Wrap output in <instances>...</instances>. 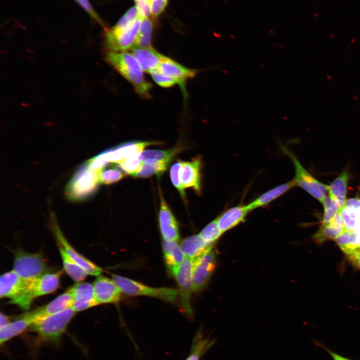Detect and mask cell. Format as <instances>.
Returning <instances> with one entry per match:
<instances>
[{
  "mask_svg": "<svg viewBox=\"0 0 360 360\" xmlns=\"http://www.w3.org/2000/svg\"><path fill=\"white\" fill-rule=\"evenodd\" d=\"M106 60L133 86L136 92L144 98H151L152 84L146 79L144 70L132 53L110 52Z\"/></svg>",
  "mask_w": 360,
  "mask_h": 360,
  "instance_id": "6da1fadb",
  "label": "cell"
},
{
  "mask_svg": "<svg viewBox=\"0 0 360 360\" xmlns=\"http://www.w3.org/2000/svg\"><path fill=\"white\" fill-rule=\"evenodd\" d=\"M76 312L72 307L58 313L35 320L30 330L36 332L40 341L57 344Z\"/></svg>",
  "mask_w": 360,
  "mask_h": 360,
  "instance_id": "7a4b0ae2",
  "label": "cell"
},
{
  "mask_svg": "<svg viewBox=\"0 0 360 360\" xmlns=\"http://www.w3.org/2000/svg\"><path fill=\"white\" fill-rule=\"evenodd\" d=\"M62 274L61 270L48 272L36 278L24 280L25 286L22 294L9 303L18 306L24 310H28L36 298L52 293L58 288Z\"/></svg>",
  "mask_w": 360,
  "mask_h": 360,
  "instance_id": "3957f363",
  "label": "cell"
},
{
  "mask_svg": "<svg viewBox=\"0 0 360 360\" xmlns=\"http://www.w3.org/2000/svg\"><path fill=\"white\" fill-rule=\"evenodd\" d=\"M12 252L14 256L12 270L23 280H32L50 272L42 253H30L20 248Z\"/></svg>",
  "mask_w": 360,
  "mask_h": 360,
  "instance_id": "277c9868",
  "label": "cell"
},
{
  "mask_svg": "<svg viewBox=\"0 0 360 360\" xmlns=\"http://www.w3.org/2000/svg\"><path fill=\"white\" fill-rule=\"evenodd\" d=\"M112 276L120 291L127 295L148 296L171 302L177 300L178 291L174 288H153L117 274H112Z\"/></svg>",
  "mask_w": 360,
  "mask_h": 360,
  "instance_id": "5b68a950",
  "label": "cell"
},
{
  "mask_svg": "<svg viewBox=\"0 0 360 360\" xmlns=\"http://www.w3.org/2000/svg\"><path fill=\"white\" fill-rule=\"evenodd\" d=\"M282 152L288 156L294 164L295 176L293 180L299 186L321 203L326 196L328 185L324 184L312 174L302 165L295 155L286 146L280 144Z\"/></svg>",
  "mask_w": 360,
  "mask_h": 360,
  "instance_id": "8992f818",
  "label": "cell"
},
{
  "mask_svg": "<svg viewBox=\"0 0 360 360\" xmlns=\"http://www.w3.org/2000/svg\"><path fill=\"white\" fill-rule=\"evenodd\" d=\"M86 164L75 174L66 188L68 198L80 200L91 194L96 189L99 182V173Z\"/></svg>",
  "mask_w": 360,
  "mask_h": 360,
  "instance_id": "52a82bcc",
  "label": "cell"
},
{
  "mask_svg": "<svg viewBox=\"0 0 360 360\" xmlns=\"http://www.w3.org/2000/svg\"><path fill=\"white\" fill-rule=\"evenodd\" d=\"M194 260L186 258L172 273L177 282L182 311L188 315H192V307L190 296L192 290V274Z\"/></svg>",
  "mask_w": 360,
  "mask_h": 360,
  "instance_id": "ba28073f",
  "label": "cell"
},
{
  "mask_svg": "<svg viewBox=\"0 0 360 360\" xmlns=\"http://www.w3.org/2000/svg\"><path fill=\"white\" fill-rule=\"evenodd\" d=\"M142 20L138 18L127 28L114 32L111 28L105 32L106 43L113 52H126L136 46Z\"/></svg>",
  "mask_w": 360,
  "mask_h": 360,
  "instance_id": "9c48e42d",
  "label": "cell"
},
{
  "mask_svg": "<svg viewBox=\"0 0 360 360\" xmlns=\"http://www.w3.org/2000/svg\"><path fill=\"white\" fill-rule=\"evenodd\" d=\"M216 266V255L210 250L194 260L192 281V290L198 292L206 285Z\"/></svg>",
  "mask_w": 360,
  "mask_h": 360,
  "instance_id": "30bf717a",
  "label": "cell"
},
{
  "mask_svg": "<svg viewBox=\"0 0 360 360\" xmlns=\"http://www.w3.org/2000/svg\"><path fill=\"white\" fill-rule=\"evenodd\" d=\"M159 144L156 142H131L120 144L104 151L96 156L99 160L108 162L119 163L132 156L140 154L144 148Z\"/></svg>",
  "mask_w": 360,
  "mask_h": 360,
  "instance_id": "8fae6325",
  "label": "cell"
},
{
  "mask_svg": "<svg viewBox=\"0 0 360 360\" xmlns=\"http://www.w3.org/2000/svg\"><path fill=\"white\" fill-rule=\"evenodd\" d=\"M52 224L53 232L57 243L62 246L71 258L82 267L88 275L94 276L100 275L102 272V269L82 255L73 248L64 237L54 221Z\"/></svg>",
  "mask_w": 360,
  "mask_h": 360,
  "instance_id": "7c38bea8",
  "label": "cell"
},
{
  "mask_svg": "<svg viewBox=\"0 0 360 360\" xmlns=\"http://www.w3.org/2000/svg\"><path fill=\"white\" fill-rule=\"evenodd\" d=\"M158 68L163 74L176 80L184 94H186L185 88L186 82L194 78L200 70L185 67L166 56Z\"/></svg>",
  "mask_w": 360,
  "mask_h": 360,
  "instance_id": "4fadbf2b",
  "label": "cell"
},
{
  "mask_svg": "<svg viewBox=\"0 0 360 360\" xmlns=\"http://www.w3.org/2000/svg\"><path fill=\"white\" fill-rule=\"evenodd\" d=\"M158 189L160 200L158 222L161 234L164 240L176 241L180 238L178 223L165 201L160 188Z\"/></svg>",
  "mask_w": 360,
  "mask_h": 360,
  "instance_id": "5bb4252c",
  "label": "cell"
},
{
  "mask_svg": "<svg viewBox=\"0 0 360 360\" xmlns=\"http://www.w3.org/2000/svg\"><path fill=\"white\" fill-rule=\"evenodd\" d=\"M202 160L200 156L190 161L182 162L180 178L184 189L192 188L197 194L201 193V169Z\"/></svg>",
  "mask_w": 360,
  "mask_h": 360,
  "instance_id": "9a60e30c",
  "label": "cell"
},
{
  "mask_svg": "<svg viewBox=\"0 0 360 360\" xmlns=\"http://www.w3.org/2000/svg\"><path fill=\"white\" fill-rule=\"evenodd\" d=\"M92 284L98 304L116 303L120 300L122 292L112 280L100 274Z\"/></svg>",
  "mask_w": 360,
  "mask_h": 360,
  "instance_id": "2e32d148",
  "label": "cell"
},
{
  "mask_svg": "<svg viewBox=\"0 0 360 360\" xmlns=\"http://www.w3.org/2000/svg\"><path fill=\"white\" fill-rule=\"evenodd\" d=\"M71 288L72 294V308L76 312L98 305L94 296L93 284L81 282H76Z\"/></svg>",
  "mask_w": 360,
  "mask_h": 360,
  "instance_id": "e0dca14e",
  "label": "cell"
},
{
  "mask_svg": "<svg viewBox=\"0 0 360 360\" xmlns=\"http://www.w3.org/2000/svg\"><path fill=\"white\" fill-rule=\"evenodd\" d=\"M72 288H70L48 304L31 312L36 320L41 318L54 314L72 308Z\"/></svg>",
  "mask_w": 360,
  "mask_h": 360,
  "instance_id": "ac0fdd59",
  "label": "cell"
},
{
  "mask_svg": "<svg viewBox=\"0 0 360 360\" xmlns=\"http://www.w3.org/2000/svg\"><path fill=\"white\" fill-rule=\"evenodd\" d=\"M24 286L25 280L14 270L7 272L0 278V296L14 300L22 294Z\"/></svg>",
  "mask_w": 360,
  "mask_h": 360,
  "instance_id": "d6986e66",
  "label": "cell"
},
{
  "mask_svg": "<svg viewBox=\"0 0 360 360\" xmlns=\"http://www.w3.org/2000/svg\"><path fill=\"white\" fill-rule=\"evenodd\" d=\"M35 320L30 311L20 314L8 324L0 328V344H2L24 332L27 328H29Z\"/></svg>",
  "mask_w": 360,
  "mask_h": 360,
  "instance_id": "ffe728a7",
  "label": "cell"
},
{
  "mask_svg": "<svg viewBox=\"0 0 360 360\" xmlns=\"http://www.w3.org/2000/svg\"><path fill=\"white\" fill-rule=\"evenodd\" d=\"M132 54L137 60L144 72L150 73L158 68L164 57L152 46L134 47L131 49Z\"/></svg>",
  "mask_w": 360,
  "mask_h": 360,
  "instance_id": "44dd1931",
  "label": "cell"
},
{
  "mask_svg": "<svg viewBox=\"0 0 360 360\" xmlns=\"http://www.w3.org/2000/svg\"><path fill=\"white\" fill-rule=\"evenodd\" d=\"M250 211L246 205H238L230 208L217 218L218 226L223 234L244 222Z\"/></svg>",
  "mask_w": 360,
  "mask_h": 360,
  "instance_id": "7402d4cb",
  "label": "cell"
},
{
  "mask_svg": "<svg viewBox=\"0 0 360 360\" xmlns=\"http://www.w3.org/2000/svg\"><path fill=\"white\" fill-rule=\"evenodd\" d=\"M346 230L340 212H338L326 226H320L314 236L316 244H322L328 240H336Z\"/></svg>",
  "mask_w": 360,
  "mask_h": 360,
  "instance_id": "603a6c76",
  "label": "cell"
},
{
  "mask_svg": "<svg viewBox=\"0 0 360 360\" xmlns=\"http://www.w3.org/2000/svg\"><path fill=\"white\" fill-rule=\"evenodd\" d=\"M180 246L185 258L194 260L211 250L212 245L204 241L198 234L184 239Z\"/></svg>",
  "mask_w": 360,
  "mask_h": 360,
  "instance_id": "cb8c5ba5",
  "label": "cell"
},
{
  "mask_svg": "<svg viewBox=\"0 0 360 360\" xmlns=\"http://www.w3.org/2000/svg\"><path fill=\"white\" fill-rule=\"evenodd\" d=\"M296 186V182L293 180L279 185L256 198L246 205L247 208L250 212L256 208L266 206Z\"/></svg>",
  "mask_w": 360,
  "mask_h": 360,
  "instance_id": "d4e9b609",
  "label": "cell"
},
{
  "mask_svg": "<svg viewBox=\"0 0 360 360\" xmlns=\"http://www.w3.org/2000/svg\"><path fill=\"white\" fill-rule=\"evenodd\" d=\"M162 248L165 264L172 274L183 262L184 255L176 241L163 239Z\"/></svg>",
  "mask_w": 360,
  "mask_h": 360,
  "instance_id": "484cf974",
  "label": "cell"
},
{
  "mask_svg": "<svg viewBox=\"0 0 360 360\" xmlns=\"http://www.w3.org/2000/svg\"><path fill=\"white\" fill-rule=\"evenodd\" d=\"M340 212L346 230L354 231L360 225V199L346 200Z\"/></svg>",
  "mask_w": 360,
  "mask_h": 360,
  "instance_id": "4316f807",
  "label": "cell"
},
{
  "mask_svg": "<svg viewBox=\"0 0 360 360\" xmlns=\"http://www.w3.org/2000/svg\"><path fill=\"white\" fill-rule=\"evenodd\" d=\"M348 174L343 171L330 185L328 186V196L337 202L342 208L346 201Z\"/></svg>",
  "mask_w": 360,
  "mask_h": 360,
  "instance_id": "83f0119b",
  "label": "cell"
},
{
  "mask_svg": "<svg viewBox=\"0 0 360 360\" xmlns=\"http://www.w3.org/2000/svg\"><path fill=\"white\" fill-rule=\"evenodd\" d=\"M58 246L64 272L74 282H82L88 275L87 272L71 258L61 245L58 244Z\"/></svg>",
  "mask_w": 360,
  "mask_h": 360,
  "instance_id": "f1b7e54d",
  "label": "cell"
},
{
  "mask_svg": "<svg viewBox=\"0 0 360 360\" xmlns=\"http://www.w3.org/2000/svg\"><path fill=\"white\" fill-rule=\"evenodd\" d=\"M215 342V340L204 336L201 330H200L193 340L190 352L186 360H200L202 356Z\"/></svg>",
  "mask_w": 360,
  "mask_h": 360,
  "instance_id": "f546056e",
  "label": "cell"
},
{
  "mask_svg": "<svg viewBox=\"0 0 360 360\" xmlns=\"http://www.w3.org/2000/svg\"><path fill=\"white\" fill-rule=\"evenodd\" d=\"M179 149V148H174L167 150H145L140 153L139 160L142 162L156 161L170 162L180 151Z\"/></svg>",
  "mask_w": 360,
  "mask_h": 360,
  "instance_id": "4dcf8cb0",
  "label": "cell"
},
{
  "mask_svg": "<svg viewBox=\"0 0 360 360\" xmlns=\"http://www.w3.org/2000/svg\"><path fill=\"white\" fill-rule=\"evenodd\" d=\"M152 30L153 24L150 19L146 18L142 20L134 47L146 48L152 46L151 40Z\"/></svg>",
  "mask_w": 360,
  "mask_h": 360,
  "instance_id": "1f68e13d",
  "label": "cell"
},
{
  "mask_svg": "<svg viewBox=\"0 0 360 360\" xmlns=\"http://www.w3.org/2000/svg\"><path fill=\"white\" fill-rule=\"evenodd\" d=\"M169 163V162L166 161L142 162L140 170L134 176L147 178L154 174L160 176L166 170Z\"/></svg>",
  "mask_w": 360,
  "mask_h": 360,
  "instance_id": "d6a6232c",
  "label": "cell"
},
{
  "mask_svg": "<svg viewBox=\"0 0 360 360\" xmlns=\"http://www.w3.org/2000/svg\"><path fill=\"white\" fill-rule=\"evenodd\" d=\"M324 208L322 218L320 221V226L327 225L335 216L340 212L342 208L335 200L330 197L326 196L322 202Z\"/></svg>",
  "mask_w": 360,
  "mask_h": 360,
  "instance_id": "836d02e7",
  "label": "cell"
},
{
  "mask_svg": "<svg viewBox=\"0 0 360 360\" xmlns=\"http://www.w3.org/2000/svg\"><path fill=\"white\" fill-rule=\"evenodd\" d=\"M222 234L216 218L207 224L199 234L204 241L211 245L214 244Z\"/></svg>",
  "mask_w": 360,
  "mask_h": 360,
  "instance_id": "e575fe53",
  "label": "cell"
},
{
  "mask_svg": "<svg viewBox=\"0 0 360 360\" xmlns=\"http://www.w3.org/2000/svg\"><path fill=\"white\" fill-rule=\"evenodd\" d=\"M140 154L128 157L118 163L120 170L126 174L134 176L141 169L142 162L139 160Z\"/></svg>",
  "mask_w": 360,
  "mask_h": 360,
  "instance_id": "d590c367",
  "label": "cell"
},
{
  "mask_svg": "<svg viewBox=\"0 0 360 360\" xmlns=\"http://www.w3.org/2000/svg\"><path fill=\"white\" fill-rule=\"evenodd\" d=\"M138 14L136 6L130 8L111 29L116 32L126 30L138 18Z\"/></svg>",
  "mask_w": 360,
  "mask_h": 360,
  "instance_id": "8d00e7d4",
  "label": "cell"
},
{
  "mask_svg": "<svg viewBox=\"0 0 360 360\" xmlns=\"http://www.w3.org/2000/svg\"><path fill=\"white\" fill-rule=\"evenodd\" d=\"M124 176V174L116 168L100 170L98 176L99 182L102 184H112L120 180Z\"/></svg>",
  "mask_w": 360,
  "mask_h": 360,
  "instance_id": "74e56055",
  "label": "cell"
},
{
  "mask_svg": "<svg viewBox=\"0 0 360 360\" xmlns=\"http://www.w3.org/2000/svg\"><path fill=\"white\" fill-rule=\"evenodd\" d=\"M335 240L342 250L356 246V236L354 230H346Z\"/></svg>",
  "mask_w": 360,
  "mask_h": 360,
  "instance_id": "f35d334b",
  "label": "cell"
},
{
  "mask_svg": "<svg viewBox=\"0 0 360 360\" xmlns=\"http://www.w3.org/2000/svg\"><path fill=\"white\" fill-rule=\"evenodd\" d=\"M182 162V160H178L172 166L170 170V176L172 184L178 189L183 199L185 200L184 189L182 185L180 178Z\"/></svg>",
  "mask_w": 360,
  "mask_h": 360,
  "instance_id": "ab89813d",
  "label": "cell"
},
{
  "mask_svg": "<svg viewBox=\"0 0 360 360\" xmlns=\"http://www.w3.org/2000/svg\"><path fill=\"white\" fill-rule=\"evenodd\" d=\"M150 74L154 80L162 87L168 88L178 84L176 80L163 74L158 68L151 71Z\"/></svg>",
  "mask_w": 360,
  "mask_h": 360,
  "instance_id": "60d3db41",
  "label": "cell"
},
{
  "mask_svg": "<svg viewBox=\"0 0 360 360\" xmlns=\"http://www.w3.org/2000/svg\"><path fill=\"white\" fill-rule=\"evenodd\" d=\"M150 0H138L136 1V5L138 10V18L140 20L148 18L150 14Z\"/></svg>",
  "mask_w": 360,
  "mask_h": 360,
  "instance_id": "b9f144b4",
  "label": "cell"
},
{
  "mask_svg": "<svg viewBox=\"0 0 360 360\" xmlns=\"http://www.w3.org/2000/svg\"><path fill=\"white\" fill-rule=\"evenodd\" d=\"M344 253L349 261L356 267L360 270V249L356 246L344 250Z\"/></svg>",
  "mask_w": 360,
  "mask_h": 360,
  "instance_id": "7bdbcfd3",
  "label": "cell"
},
{
  "mask_svg": "<svg viewBox=\"0 0 360 360\" xmlns=\"http://www.w3.org/2000/svg\"><path fill=\"white\" fill-rule=\"evenodd\" d=\"M168 0H150V10L151 14L156 16L160 14L167 6Z\"/></svg>",
  "mask_w": 360,
  "mask_h": 360,
  "instance_id": "ee69618b",
  "label": "cell"
},
{
  "mask_svg": "<svg viewBox=\"0 0 360 360\" xmlns=\"http://www.w3.org/2000/svg\"><path fill=\"white\" fill-rule=\"evenodd\" d=\"M94 20L103 25L100 16L94 10L88 0H75Z\"/></svg>",
  "mask_w": 360,
  "mask_h": 360,
  "instance_id": "f6af8a7d",
  "label": "cell"
},
{
  "mask_svg": "<svg viewBox=\"0 0 360 360\" xmlns=\"http://www.w3.org/2000/svg\"><path fill=\"white\" fill-rule=\"evenodd\" d=\"M314 343L318 346L322 348L332 358L333 360H352L349 358H348L340 354H339L333 350L330 349L327 346L324 345L322 342L316 340H313Z\"/></svg>",
  "mask_w": 360,
  "mask_h": 360,
  "instance_id": "bcb514c9",
  "label": "cell"
},
{
  "mask_svg": "<svg viewBox=\"0 0 360 360\" xmlns=\"http://www.w3.org/2000/svg\"><path fill=\"white\" fill-rule=\"evenodd\" d=\"M0 328L12 322L10 318L3 314L2 312H0Z\"/></svg>",
  "mask_w": 360,
  "mask_h": 360,
  "instance_id": "7dc6e473",
  "label": "cell"
},
{
  "mask_svg": "<svg viewBox=\"0 0 360 360\" xmlns=\"http://www.w3.org/2000/svg\"><path fill=\"white\" fill-rule=\"evenodd\" d=\"M358 248L360 249V247H358Z\"/></svg>",
  "mask_w": 360,
  "mask_h": 360,
  "instance_id": "c3c4849f",
  "label": "cell"
},
{
  "mask_svg": "<svg viewBox=\"0 0 360 360\" xmlns=\"http://www.w3.org/2000/svg\"><path fill=\"white\" fill-rule=\"evenodd\" d=\"M134 0L137 1V0Z\"/></svg>",
  "mask_w": 360,
  "mask_h": 360,
  "instance_id": "681fc988",
  "label": "cell"
}]
</instances>
